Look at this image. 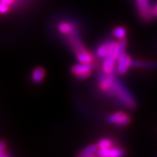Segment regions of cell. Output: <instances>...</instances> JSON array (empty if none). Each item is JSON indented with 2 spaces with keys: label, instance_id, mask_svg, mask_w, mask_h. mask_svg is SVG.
<instances>
[{
  "label": "cell",
  "instance_id": "6da1fadb",
  "mask_svg": "<svg viewBox=\"0 0 157 157\" xmlns=\"http://www.w3.org/2000/svg\"><path fill=\"white\" fill-rule=\"evenodd\" d=\"M98 86L101 92L118 101L121 106L131 110L136 107V101L134 95L123 83L118 80L114 73L111 74L100 73Z\"/></svg>",
  "mask_w": 157,
  "mask_h": 157
},
{
  "label": "cell",
  "instance_id": "7a4b0ae2",
  "mask_svg": "<svg viewBox=\"0 0 157 157\" xmlns=\"http://www.w3.org/2000/svg\"><path fill=\"white\" fill-rule=\"evenodd\" d=\"M118 59H119L118 42L112 41L111 49H110L108 55L102 59V63H101L102 73H106V74H111V73H114L116 70Z\"/></svg>",
  "mask_w": 157,
  "mask_h": 157
},
{
  "label": "cell",
  "instance_id": "3957f363",
  "mask_svg": "<svg viewBox=\"0 0 157 157\" xmlns=\"http://www.w3.org/2000/svg\"><path fill=\"white\" fill-rule=\"evenodd\" d=\"M136 9L140 17L144 22H149L154 18L151 0H135Z\"/></svg>",
  "mask_w": 157,
  "mask_h": 157
},
{
  "label": "cell",
  "instance_id": "277c9868",
  "mask_svg": "<svg viewBox=\"0 0 157 157\" xmlns=\"http://www.w3.org/2000/svg\"><path fill=\"white\" fill-rule=\"evenodd\" d=\"M94 69V63H80L73 65L71 68V72L74 77L79 79L89 78Z\"/></svg>",
  "mask_w": 157,
  "mask_h": 157
},
{
  "label": "cell",
  "instance_id": "5b68a950",
  "mask_svg": "<svg viewBox=\"0 0 157 157\" xmlns=\"http://www.w3.org/2000/svg\"><path fill=\"white\" fill-rule=\"evenodd\" d=\"M107 121L118 127H126L131 122V117L126 113L118 111L110 113L107 116Z\"/></svg>",
  "mask_w": 157,
  "mask_h": 157
},
{
  "label": "cell",
  "instance_id": "8992f818",
  "mask_svg": "<svg viewBox=\"0 0 157 157\" xmlns=\"http://www.w3.org/2000/svg\"><path fill=\"white\" fill-rule=\"evenodd\" d=\"M133 59L128 54L125 53L118 59L116 65V73L120 75H124L128 72V70L133 67Z\"/></svg>",
  "mask_w": 157,
  "mask_h": 157
},
{
  "label": "cell",
  "instance_id": "52a82bcc",
  "mask_svg": "<svg viewBox=\"0 0 157 157\" xmlns=\"http://www.w3.org/2000/svg\"><path fill=\"white\" fill-rule=\"evenodd\" d=\"M57 29H58V32L65 37H68L72 34L78 33L77 25H75L72 21H61V22H59L58 26H57Z\"/></svg>",
  "mask_w": 157,
  "mask_h": 157
},
{
  "label": "cell",
  "instance_id": "ba28073f",
  "mask_svg": "<svg viewBox=\"0 0 157 157\" xmlns=\"http://www.w3.org/2000/svg\"><path fill=\"white\" fill-rule=\"evenodd\" d=\"M125 155V150L121 147H112L106 149H99L98 155L101 157H119Z\"/></svg>",
  "mask_w": 157,
  "mask_h": 157
},
{
  "label": "cell",
  "instance_id": "9c48e42d",
  "mask_svg": "<svg viewBox=\"0 0 157 157\" xmlns=\"http://www.w3.org/2000/svg\"><path fill=\"white\" fill-rule=\"evenodd\" d=\"M75 56L78 62H80V63H94V60H95L94 55L86 48H84L82 50L75 52Z\"/></svg>",
  "mask_w": 157,
  "mask_h": 157
},
{
  "label": "cell",
  "instance_id": "30bf717a",
  "mask_svg": "<svg viewBox=\"0 0 157 157\" xmlns=\"http://www.w3.org/2000/svg\"><path fill=\"white\" fill-rule=\"evenodd\" d=\"M111 45H112V41L111 40H106L104 42H102L101 44L97 46L95 50V55L100 59H104L105 57H107L110 52L111 49Z\"/></svg>",
  "mask_w": 157,
  "mask_h": 157
},
{
  "label": "cell",
  "instance_id": "8fae6325",
  "mask_svg": "<svg viewBox=\"0 0 157 157\" xmlns=\"http://www.w3.org/2000/svg\"><path fill=\"white\" fill-rule=\"evenodd\" d=\"M99 146L98 144H90L82 148L80 152L78 154V156L80 157H91L98 155L99 152Z\"/></svg>",
  "mask_w": 157,
  "mask_h": 157
},
{
  "label": "cell",
  "instance_id": "7c38bea8",
  "mask_svg": "<svg viewBox=\"0 0 157 157\" xmlns=\"http://www.w3.org/2000/svg\"><path fill=\"white\" fill-rule=\"evenodd\" d=\"M45 76V71L43 67H36L33 71L31 75L32 82L34 84H39L41 83Z\"/></svg>",
  "mask_w": 157,
  "mask_h": 157
},
{
  "label": "cell",
  "instance_id": "4fadbf2b",
  "mask_svg": "<svg viewBox=\"0 0 157 157\" xmlns=\"http://www.w3.org/2000/svg\"><path fill=\"white\" fill-rule=\"evenodd\" d=\"M133 67L137 68H145V69H155L157 67V63L153 61H144V60H134Z\"/></svg>",
  "mask_w": 157,
  "mask_h": 157
},
{
  "label": "cell",
  "instance_id": "5bb4252c",
  "mask_svg": "<svg viewBox=\"0 0 157 157\" xmlns=\"http://www.w3.org/2000/svg\"><path fill=\"white\" fill-rule=\"evenodd\" d=\"M113 35L114 38L119 40V39H123L127 36V29L123 26H117L116 28L113 29Z\"/></svg>",
  "mask_w": 157,
  "mask_h": 157
},
{
  "label": "cell",
  "instance_id": "9a60e30c",
  "mask_svg": "<svg viewBox=\"0 0 157 157\" xmlns=\"http://www.w3.org/2000/svg\"><path fill=\"white\" fill-rule=\"evenodd\" d=\"M97 144H98L100 149H106V148H109V147H114L113 140H111V139H108V138H102V139H101L98 141Z\"/></svg>",
  "mask_w": 157,
  "mask_h": 157
},
{
  "label": "cell",
  "instance_id": "2e32d148",
  "mask_svg": "<svg viewBox=\"0 0 157 157\" xmlns=\"http://www.w3.org/2000/svg\"><path fill=\"white\" fill-rule=\"evenodd\" d=\"M9 9H10V6L0 2V14H5L6 12H8Z\"/></svg>",
  "mask_w": 157,
  "mask_h": 157
},
{
  "label": "cell",
  "instance_id": "e0dca14e",
  "mask_svg": "<svg viewBox=\"0 0 157 157\" xmlns=\"http://www.w3.org/2000/svg\"><path fill=\"white\" fill-rule=\"evenodd\" d=\"M6 143L4 141H0V157L3 156H8V155L5 153V150H6Z\"/></svg>",
  "mask_w": 157,
  "mask_h": 157
},
{
  "label": "cell",
  "instance_id": "ac0fdd59",
  "mask_svg": "<svg viewBox=\"0 0 157 157\" xmlns=\"http://www.w3.org/2000/svg\"><path fill=\"white\" fill-rule=\"evenodd\" d=\"M153 14H154V17H157V0H155V3L153 7Z\"/></svg>",
  "mask_w": 157,
  "mask_h": 157
},
{
  "label": "cell",
  "instance_id": "d6986e66",
  "mask_svg": "<svg viewBox=\"0 0 157 157\" xmlns=\"http://www.w3.org/2000/svg\"><path fill=\"white\" fill-rule=\"evenodd\" d=\"M0 2L5 3L6 5H8V6H11L15 2V0H0Z\"/></svg>",
  "mask_w": 157,
  "mask_h": 157
}]
</instances>
